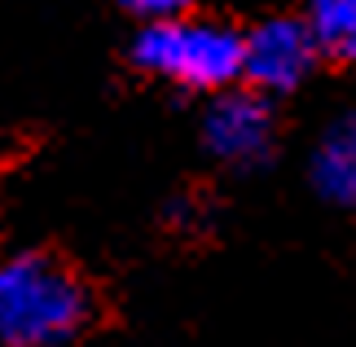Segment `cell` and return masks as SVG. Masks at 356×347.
<instances>
[{
	"instance_id": "cell-1",
	"label": "cell",
	"mask_w": 356,
	"mask_h": 347,
	"mask_svg": "<svg viewBox=\"0 0 356 347\" xmlns=\"http://www.w3.org/2000/svg\"><path fill=\"white\" fill-rule=\"evenodd\" d=\"M88 286L44 251L0 259V347H62L88 325Z\"/></svg>"
},
{
	"instance_id": "cell-2",
	"label": "cell",
	"mask_w": 356,
	"mask_h": 347,
	"mask_svg": "<svg viewBox=\"0 0 356 347\" xmlns=\"http://www.w3.org/2000/svg\"><path fill=\"white\" fill-rule=\"evenodd\" d=\"M132 58L141 71L189 92H229L242 79V35L211 18H168L145 22Z\"/></svg>"
},
{
	"instance_id": "cell-3",
	"label": "cell",
	"mask_w": 356,
	"mask_h": 347,
	"mask_svg": "<svg viewBox=\"0 0 356 347\" xmlns=\"http://www.w3.org/2000/svg\"><path fill=\"white\" fill-rule=\"evenodd\" d=\"M317 66V40L304 18H268L242 35V79L251 92H295Z\"/></svg>"
},
{
	"instance_id": "cell-4",
	"label": "cell",
	"mask_w": 356,
	"mask_h": 347,
	"mask_svg": "<svg viewBox=\"0 0 356 347\" xmlns=\"http://www.w3.org/2000/svg\"><path fill=\"white\" fill-rule=\"evenodd\" d=\"M202 141L229 168H255L273 150V110L268 97L251 88L216 92V102L202 115Z\"/></svg>"
},
{
	"instance_id": "cell-5",
	"label": "cell",
	"mask_w": 356,
	"mask_h": 347,
	"mask_svg": "<svg viewBox=\"0 0 356 347\" xmlns=\"http://www.w3.org/2000/svg\"><path fill=\"white\" fill-rule=\"evenodd\" d=\"M312 185L321 198L356 207V115L334 119L312 150Z\"/></svg>"
},
{
	"instance_id": "cell-6",
	"label": "cell",
	"mask_w": 356,
	"mask_h": 347,
	"mask_svg": "<svg viewBox=\"0 0 356 347\" xmlns=\"http://www.w3.org/2000/svg\"><path fill=\"white\" fill-rule=\"evenodd\" d=\"M304 22L317 40V53L356 66V0H312Z\"/></svg>"
},
{
	"instance_id": "cell-7",
	"label": "cell",
	"mask_w": 356,
	"mask_h": 347,
	"mask_svg": "<svg viewBox=\"0 0 356 347\" xmlns=\"http://www.w3.org/2000/svg\"><path fill=\"white\" fill-rule=\"evenodd\" d=\"M119 5L145 22H168V18H185V9L194 0H119Z\"/></svg>"
}]
</instances>
